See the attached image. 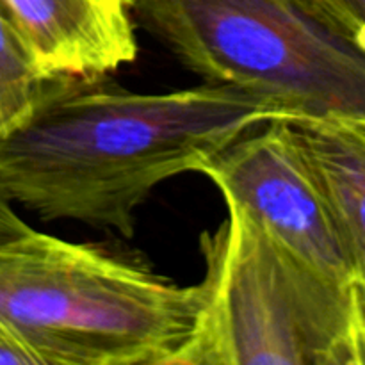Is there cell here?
<instances>
[{
    "instance_id": "obj_7",
    "label": "cell",
    "mask_w": 365,
    "mask_h": 365,
    "mask_svg": "<svg viewBox=\"0 0 365 365\" xmlns=\"http://www.w3.org/2000/svg\"><path fill=\"white\" fill-rule=\"evenodd\" d=\"M291 123L356 277L365 269V114Z\"/></svg>"
},
{
    "instance_id": "obj_8",
    "label": "cell",
    "mask_w": 365,
    "mask_h": 365,
    "mask_svg": "<svg viewBox=\"0 0 365 365\" xmlns=\"http://www.w3.org/2000/svg\"><path fill=\"white\" fill-rule=\"evenodd\" d=\"M339 32L365 50V0H309Z\"/></svg>"
},
{
    "instance_id": "obj_4",
    "label": "cell",
    "mask_w": 365,
    "mask_h": 365,
    "mask_svg": "<svg viewBox=\"0 0 365 365\" xmlns=\"http://www.w3.org/2000/svg\"><path fill=\"white\" fill-rule=\"evenodd\" d=\"M134 20L185 70L298 118L364 116L365 50L309 0H134Z\"/></svg>"
},
{
    "instance_id": "obj_2",
    "label": "cell",
    "mask_w": 365,
    "mask_h": 365,
    "mask_svg": "<svg viewBox=\"0 0 365 365\" xmlns=\"http://www.w3.org/2000/svg\"><path fill=\"white\" fill-rule=\"evenodd\" d=\"M198 284L32 228L0 245V317L41 365H173L198 321Z\"/></svg>"
},
{
    "instance_id": "obj_3",
    "label": "cell",
    "mask_w": 365,
    "mask_h": 365,
    "mask_svg": "<svg viewBox=\"0 0 365 365\" xmlns=\"http://www.w3.org/2000/svg\"><path fill=\"white\" fill-rule=\"evenodd\" d=\"M203 232L198 321L173 365H356L351 287L235 207Z\"/></svg>"
},
{
    "instance_id": "obj_9",
    "label": "cell",
    "mask_w": 365,
    "mask_h": 365,
    "mask_svg": "<svg viewBox=\"0 0 365 365\" xmlns=\"http://www.w3.org/2000/svg\"><path fill=\"white\" fill-rule=\"evenodd\" d=\"M0 364L41 365V360L34 349L2 317H0Z\"/></svg>"
},
{
    "instance_id": "obj_10",
    "label": "cell",
    "mask_w": 365,
    "mask_h": 365,
    "mask_svg": "<svg viewBox=\"0 0 365 365\" xmlns=\"http://www.w3.org/2000/svg\"><path fill=\"white\" fill-rule=\"evenodd\" d=\"M353 321H355L356 365H365V269L360 271L351 284Z\"/></svg>"
},
{
    "instance_id": "obj_1",
    "label": "cell",
    "mask_w": 365,
    "mask_h": 365,
    "mask_svg": "<svg viewBox=\"0 0 365 365\" xmlns=\"http://www.w3.org/2000/svg\"><path fill=\"white\" fill-rule=\"evenodd\" d=\"M296 120L277 100L230 84L164 93L109 75L43 78L29 113L0 134V192L45 221L125 239L164 182L200 168L252 128Z\"/></svg>"
},
{
    "instance_id": "obj_11",
    "label": "cell",
    "mask_w": 365,
    "mask_h": 365,
    "mask_svg": "<svg viewBox=\"0 0 365 365\" xmlns=\"http://www.w3.org/2000/svg\"><path fill=\"white\" fill-rule=\"evenodd\" d=\"M32 228L13 209V203L0 192V245L21 237Z\"/></svg>"
},
{
    "instance_id": "obj_6",
    "label": "cell",
    "mask_w": 365,
    "mask_h": 365,
    "mask_svg": "<svg viewBox=\"0 0 365 365\" xmlns=\"http://www.w3.org/2000/svg\"><path fill=\"white\" fill-rule=\"evenodd\" d=\"M43 78L110 75L138 59L134 0H2Z\"/></svg>"
},
{
    "instance_id": "obj_5",
    "label": "cell",
    "mask_w": 365,
    "mask_h": 365,
    "mask_svg": "<svg viewBox=\"0 0 365 365\" xmlns=\"http://www.w3.org/2000/svg\"><path fill=\"white\" fill-rule=\"evenodd\" d=\"M198 173L216 185L227 207L242 210L317 273L351 287L355 269L291 121L273 120L252 128Z\"/></svg>"
}]
</instances>
